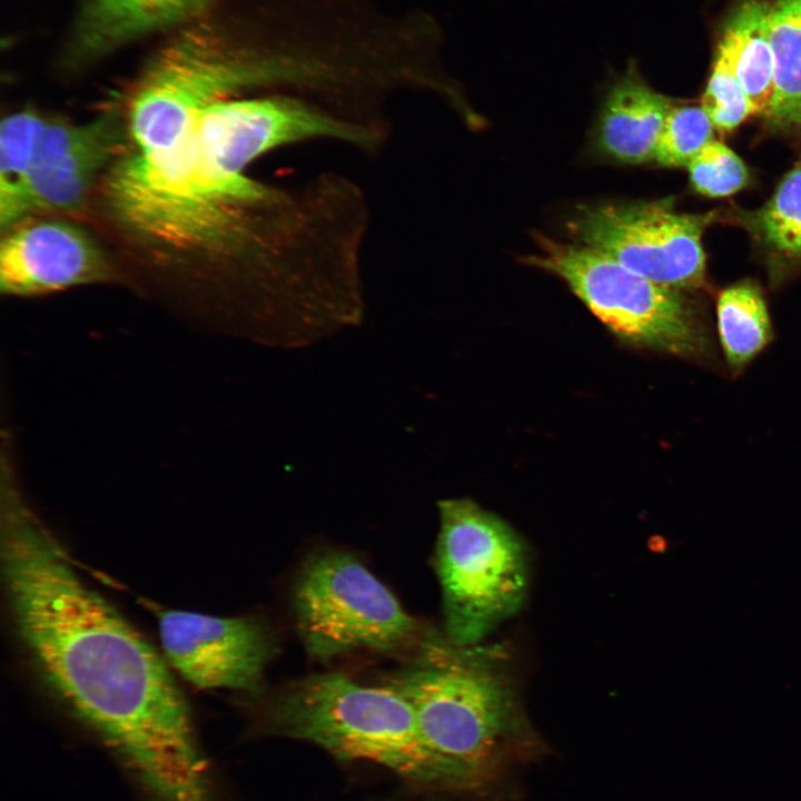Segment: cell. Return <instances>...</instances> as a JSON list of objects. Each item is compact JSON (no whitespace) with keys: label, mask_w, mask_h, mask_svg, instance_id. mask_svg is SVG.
Instances as JSON below:
<instances>
[{"label":"cell","mask_w":801,"mask_h":801,"mask_svg":"<svg viewBox=\"0 0 801 801\" xmlns=\"http://www.w3.org/2000/svg\"><path fill=\"white\" fill-rule=\"evenodd\" d=\"M0 490L7 596L41 678L156 801H214L188 704L166 662L77 574L17 477H2Z\"/></svg>","instance_id":"1"},{"label":"cell","mask_w":801,"mask_h":801,"mask_svg":"<svg viewBox=\"0 0 801 801\" xmlns=\"http://www.w3.org/2000/svg\"><path fill=\"white\" fill-rule=\"evenodd\" d=\"M362 129L350 118L291 95L221 99L196 113L160 162L181 225L218 240L259 200L267 184L246 169L279 147L309 140L356 146Z\"/></svg>","instance_id":"2"},{"label":"cell","mask_w":801,"mask_h":801,"mask_svg":"<svg viewBox=\"0 0 801 801\" xmlns=\"http://www.w3.org/2000/svg\"><path fill=\"white\" fill-rule=\"evenodd\" d=\"M418 662L387 682L409 703L421 734L457 792H483L543 751L511 656L500 644L425 640Z\"/></svg>","instance_id":"3"},{"label":"cell","mask_w":801,"mask_h":801,"mask_svg":"<svg viewBox=\"0 0 801 801\" xmlns=\"http://www.w3.org/2000/svg\"><path fill=\"white\" fill-rule=\"evenodd\" d=\"M277 734L314 743L345 761H368L421 785L457 792L447 765L424 741L406 699L390 684L342 672L297 680L269 701Z\"/></svg>","instance_id":"4"},{"label":"cell","mask_w":801,"mask_h":801,"mask_svg":"<svg viewBox=\"0 0 801 801\" xmlns=\"http://www.w3.org/2000/svg\"><path fill=\"white\" fill-rule=\"evenodd\" d=\"M438 515L435 565L445 635L477 644L523 605L528 553L512 527L468 498L439 501Z\"/></svg>","instance_id":"5"},{"label":"cell","mask_w":801,"mask_h":801,"mask_svg":"<svg viewBox=\"0 0 801 801\" xmlns=\"http://www.w3.org/2000/svg\"><path fill=\"white\" fill-rule=\"evenodd\" d=\"M297 632L319 660L358 651L393 653L422 637L419 623L354 554L313 553L291 589Z\"/></svg>","instance_id":"6"},{"label":"cell","mask_w":801,"mask_h":801,"mask_svg":"<svg viewBox=\"0 0 801 801\" xmlns=\"http://www.w3.org/2000/svg\"><path fill=\"white\" fill-rule=\"evenodd\" d=\"M538 253L524 263L567 284L584 305L621 338L682 356H704L709 337L681 290L656 284L578 243L535 235Z\"/></svg>","instance_id":"7"},{"label":"cell","mask_w":801,"mask_h":801,"mask_svg":"<svg viewBox=\"0 0 801 801\" xmlns=\"http://www.w3.org/2000/svg\"><path fill=\"white\" fill-rule=\"evenodd\" d=\"M714 214H684L671 199L580 206L566 222L578 244L665 287L703 284L702 236Z\"/></svg>","instance_id":"8"},{"label":"cell","mask_w":801,"mask_h":801,"mask_svg":"<svg viewBox=\"0 0 801 801\" xmlns=\"http://www.w3.org/2000/svg\"><path fill=\"white\" fill-rule=\"evenodd\" d=\"M127 136L126 123L112 112L81 125L46 119L27 174L0 194L2 228L32 212L79 206L98 172L121 156Z\"/></svg>","instance_id":"9"},{"label":"cell","mask_w":801,"mask_h":801,"mask_svg":"<svg viewBox=\"0 0 801 801\" xmlns=\"http://www.w3.org/2000/svg\"><path fill=\"white\" fill-rule=\"evenodd\" d=\"M158 616L167 661L188 682L201 689L258 688L273 643L257 617H217L175 610Z\"/></svg>","instance_id":"10"},{"label":"cell","mask_w":801,"mask_h":801,"mask_svg":"<svg viewBox=\"0 0 801 801\" xmlns=\"http://www.w3.org/2000/svg\"><path fill=\"white\" fill-rule=\"evenodd\" d=\"M110 266L79 227L61 220L19 222L0 247V291L30 297L107 281Z\"/></svg>","instance_id":"11"},{"label":"cell","mask_w":801,"mask_h":801,"mask_svg":"<svg viewBox=\"0 0 801 801\" xmlns=\"http://www.w3.org/2000/svg\"><path fill=\"white\" fill-rule=\"evenodd\" d=\"M671 108L669 98L649 86L630 58L606 91L596 126L599 150L627 165L654 159Z\"/></svg>","instance_id":"12"},{"label":"cell","mask_w":801,"mask_h":801,"mask_svg":"<svg viewBox=\"0 0 801 801\" xmlns=\"http://www.w3.org/2000/svg\"><path fill=\"white\" fill-rule=\"evenodd\" d=\"M210 0H85L71 39V55L89 60L142 36L189 22Z\"/></svg>","instance_id":"13"},{"label":"cell","mask_w":801,"mask_h":801,"mask_svg":"<svg viewBox=\"0 0 801 801\" xmlns=\"http://www.w3.org/2000/svg\"><path fill=\"white\" fill-rule=\"evenodd\" d=\"M770 12L771 4L763 0L740 3L725 20L715 52L761 115L769 109L773 93Z\"/></svg>","instance_id":"14"},{"label":"cell","mask_w":801,"mask_h":801,"mask_svg":"<svg viewBox=\"0 0 801 801\" xmlns=\"http://www.w3.org/2000/svg\"><path fill=\"white\" fill-rule=\"evenodd\" d=\"M770 39L773 55V93L763 115L774 131L801 128V0L771 4Z\"/></svg>","instance_id":"15"},{"label":"cell","mask_w":801,"mask_h":801,"mask_svg":"<svg viewBox=\"0 0 801 801\" xmlns=\"http://www.w3.org/2000/svg\"><path fill=\"white\" fill-rule=\"evenodd\" d=\"M716 317L724 356L733 369L744 367L772 339L762 291L750 280L734 284L720 293Z\"/></svg>","instance_id":"16"},{"label":"cell","mask_w":801,"mask_h":801,"mask_svg":"<svg viewBox=\"0 0 801 801\" xmlns=\"http://www.w3.org/2000/svg\"><path fill=\"white\" fill-rule=\"evenodd\" d=\"M749 225L763 243L791 260H801V158Z\"/></svg>","instance_id":"17"},{"label":"cell","mask_w":801,"mask_h":801,"mask_svg":"<svg viewBox=\"0 0 801 801\" xmlns=\"http://www.w3.org/2000/svg\"><path fill=\"white\" fill-rule=\"evenodd\" d=\"M713 123L700 106L672 107L654 160L664 167H684L713 140Z\"/></svg>","instance_id":"18"},{"label":"cell","mask_w":801,"mask_h":801,"mask_svg":"<svg viewBox=\"0 0 801 801\" xmlns=\"http://www.w3.org/2000/svg\"><path fill=\"white\" fill-rule=\"evenodd\" d=\"M693 188L708 197H726L749 179L741 158L728 146L712 140L688 165Z\"/></svg>","instance_id":"19"},{"label":"cell","mask_w":801,"mask_h":801,"mask_svg":"<svg viewBox=\"0 0 801 801\" xmlns=\"http://www.w3.org/2000/svg\"><path fill=\"white\" fill-rule=\"evenodd\" d=\"M46 119L24 110L6 117L0 128V194L16 186L27 174L38 134Z\"/></svg>","instance_id":"20"},{"label":"cell","mask_w":801,"mask_h":801,"mask_svg":"<svg viewBox=\"0 0 801 801\" xmlns=\"http://www.w3.org/2000/svg\"><path fill=\"white\" fill-rule=\"evenodd\" d=\"M701 107L719 131H730L748 117L756 113L745 91L718 53L713 60Z\"/></svg>","instance_id":"21"}]
</instances>
